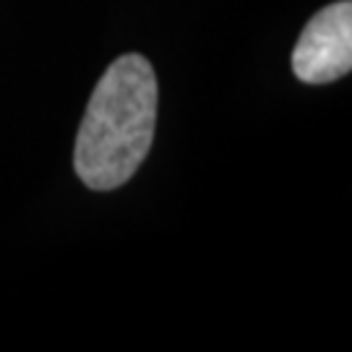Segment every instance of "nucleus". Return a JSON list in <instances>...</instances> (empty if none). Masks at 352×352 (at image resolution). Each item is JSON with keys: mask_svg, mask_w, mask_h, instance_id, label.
I'll list each match as a JSON object with an SVG mask.
<instances>
[{"mask_svg": "<svg viewBox=\"0 0 352 352\" xmlns=\"http://www.w3.org/2000/svg\"><path fill=\"white\" fill-rule=\"evenodd\" d=\"M352 68V3L340 0L316 13L292 50V74L305 84H331Z\"/></svg>", "mask_w": 352, "mask_h": 352, "instance_id": "nucleus-2", "label": "nucleus"}, {"mask_svg": "<svg viewBox=\"0 0 352 352\" xmlns=\"http://www.w3.org/2000/svg\"><path fill=\"white\" fill-rule=\"evenodd\" d=\"M157 76L128 52L107 65L91 91L74 146V167L91 190H115L136 175L157 128Z\"/></svg>", "mask_w": 352, "mask_h": 352, "instance_id": "nucleus-1", "label": "nucleus"}]
</instances>
